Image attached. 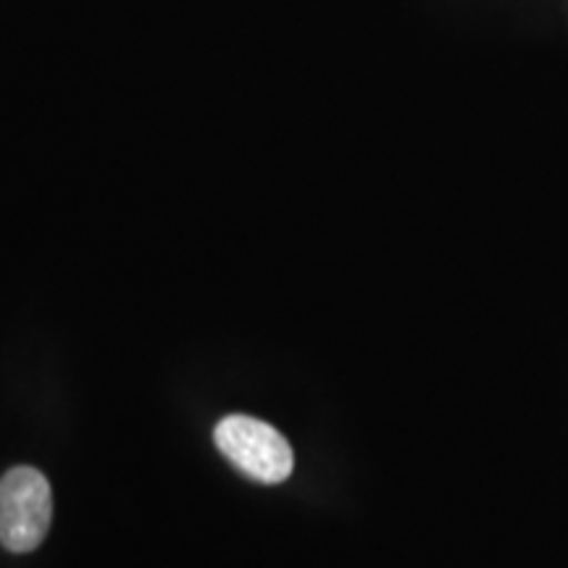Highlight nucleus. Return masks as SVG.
I'll use <instances>...</instances> for the list:
<instances>
[{"instance_id": "nucleus-1", "label": "nucleus", "mask_w": 568, "mask_h": 568, "mask_svg": "<svg viewBox=\"0 0 568 568\" xmlns=\"http://www.w3.org/2000/svg\"><path fill=\"white\" fill-rule=\"evenodd\" d=\"M219 453L237 468L240 474L264 485H280L293 474V447L272 424L253 416L234 414L216 424L213 432Z\"/></svg>"}, {"instance_id": "nucleus-2", "label": "nucleus", "mask_w": 568, "mask_h": 568, "mask_svg": "<svg viewBox=\"0 0 568 568\" xmlns=\"http://www.w3.org/2000/svg\"><path fill=\"white\" fill-rule=\"evenodd\" d=\"M53 521V495L38 468L17 466L0 479V545L11 552L40 548Z\"/></svg>"}]
</instances>
